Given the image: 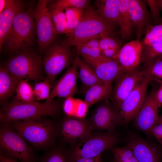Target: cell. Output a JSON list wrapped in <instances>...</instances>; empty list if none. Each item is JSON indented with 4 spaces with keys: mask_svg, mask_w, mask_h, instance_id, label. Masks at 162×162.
I'll use <instances>...</instances> for the list:
<instances>
[{
    "mask_svg": "<svg viewBox=\"0 0 162 162\" xmlns=\"http://www.w3.org/2000/svg\"><path fill=\"white\" fill-rule=\"evenodd\" d=\"M129 10L133 27L136 30L137 39H139L144 28L149 24L150 16L142 0H130Z\"/></svg>",
    "mask_w": 162,
    "mask_h": 162,
    "instance_id": "ffe728a7",
    "label": "cell"
},
{
    "mask_svg": "<svg viewBox=\"0 0 162 162\" xmlns=\"http://www.w3.org/2000/svg\"><path fill=\"white\" fill-rule=\"evenodd\" d=\"M118 136L114 131L92 133L79 142L72 157L93 158L110 148L118 142Z\"/></svg>",
    "mask_w": 162,
    "mask_h": 162,
    "instance_id": "ba28073f",
    "label": "cell"
},
{
    "mask_svg": "<svg viewBox=\"0 0 162 162\" xmlns=\"http://www.w3.org/2000/svg\"><path fill=\"white\" fill-rule=\"evenodd\" d=\"M78 74V67L75 58L72 65L54 83L50 97L46 100L52 101L56 97L66 98L76 94L78 91L77 83Z\"/></svg>",
    "mask_w": 162,
    "mask_h": 162,
    "instance_id": "5bb4252c",
    "label": "cell"
},
{
    "mask_svg": "<svg viewBox=\"0 0 162 162\" xmlns=\"http://www.w3.org/2000/svg\"><path fill=\"white\" fill-rule=\"evenodd\" d=\"M88 108L84 101L79 102L76 107L74 116L79 118H83L85 116Z\"/></svg>",
    "mask_w": 162,
    "mask_h": 162,
    "instance_id": "ab89813d",
    "label": "cell"
},
{
    "mask_svg": "<svg viewBox=\"0 0 162 162\" xmlns=\"http://www.w3.org/2000/svg\"><path fill=\"white\" fill-rule=\"evenodd\" d=\"M34 9L32 6H29L15 16L4 39L3 48L13 54L34 45L36 35L32 14Z\"/></svg>",
    "mask_w": 162,
    "mask_h": 162,
    "instance_id": "7a4b0ae2",
    "label": "cell"
},
{
    "mask_svg": "<svg viewBox=\"0 0 162 162\" xmlns=\"http://www.w3.org/2000/svg\"><path fill=\"white\" fill-rule=\"evenodd\" d=\"M93 129L114 131L121 124L119 111L106 102L98 105L94 110L89 121Z\"/></svg>",
    "mask_w": 162,
    "mask_h": 162,
    "instance_id": "4fadbf2b",
    "label": "cell"
},
{
    "mask_svg": "<svg viewBox=\"0 0 162 162\" xmlns=\"http://www.w3.org/2000/svg\"><path fill=\"white\" fill-rule=\"evenodd\" d=\"M0 162H18L15 159L5 156L0 153Z\"/></svg>",
    "mask_w": 162,
    "mask_h": 162,
    "instance_id": "f6af8a7d",
    "label": "cell"
},
{
    "mask_svg": "<svg viewBox=\"0 0 162 162\" xmlns=\"http://www.w3.org/2000/svg\"><path fill=\"white\" fill-rule=\"evenodd\" d=\"M114 161H115V162H118V161H116V160H114Z\"/></svg>",
    "mask_w": 162,
    "mask_h": 162,
    "instance_id": "681fc988",
    "label": "cell"
},
{
    "mask_svg": "<svg viewBox=\"0 0 162 162\" xmlns=\"http://www.w3.org/2000/svg\"><path fill=\"white\" fill-rule=\"evenodd\" d=\"M20 80L14 77L4 65L0 67V101L2 104L6 103L7 100L16 92Z\"/></svg>",
    "mask_w": 162,
    "mask_h": 162,
    "instance_id": "603a6c76",
    "label": "cell"
},
{
    "mask_svg": "<svg viewBox=\"0 0 162 162\" xmlns=\"http://www.w3.org/2000/svg\"><path fill=\"white\" fill-rule=\"evenodd\" d=\"M93 128L89 121L74 116H67L62 121L61 132L66 141L80 142L90 135Z\"/></svg>",
    "mask_w": 162,
    "mask_h": 162,
    "instance_id": "9a60e30c",
    "label": "cell"
},
{
    "mask_svg": "<svg viewBox=\"0 0 162 162\" xmlns=\"http://www.w3.org/2000/svg\"><path fill=\"white\" fill-rule=\"evenodd\" d=\"M84 10L83 8L74 7L64 9L70 34L74 30L81 21L83 17Z\"/></svg>",
    "mask_w": 162,
    "mask_h": 162,
    "instance_id": "f546056e",
    "label": "cell"
},
{
    "mask_svg": "<svg viewBox=\"0 0 162 162\" xmlns=\"http://www.w3.org/2000/svg\"><path fill=\"white\" fill-rule=\"evenodd\" d=\"M42 64L41 56L30 47L13 54L4 65L18 79L38 82L43 78Z\"/></svg>",
    "mask_w": 162,
    "mask_h": 162,
    "instance_id": "277c9868",
    "label": "cell"
},
{
    "mask_svg": "<svg viewBox=\"0 0 162 162\" xmlns=\"http://www.w3.org/2000/svg\"><path fill=\"white\" fill-rule=\"evenodd\" d=\"M159 123H162V114L160 116L159 119L158 123V124Z\"/></svg>",
    "mask_w": 162,
    "mask_h": 162,
    "instance_id": "7dc6e473",
    "label": "cell"
},
{
    "mask_svg": "<svg viewBox=\"0 0 162 162\" xmlns=\"http://www.w3.org/2000/svg\"><path fill=\"white\" fill-rule=\"evenodd\" d=\"M69 162H102L101 155L93 158H85L80 157H73L69 160Z\"/></svg>",
    "mask_w": 162,
    "mask_h": 162,
    "instance_id": "b9f144b4",
    "label": "cell"
},
{
    "mask_svg": "<svg viewBox=\"0 0 162 162\" xmlns=\"http://www.w3.org/2000/svg\"><path fill=\"white\" fill-rule=\"evenodd\" d=\"M25 4L20 0H7L5 8L0 14V50L2 51L4 39L15 16L24 11Z\"/></svg>",
    "mask_w": 162,
    "mask_h": 162,
    "instance_id": "ac0fdd59",
    "label": "cell"
},
{
    "mask_svg": "<svg viewBox=\"0 0 162 162\" xmlns=\"http://www.w3.org/2000/svg\"><path fill=\"white\" fill-rule=\"evenodd\" d=\"M155 98L159 107L162 105V83L155 93Z\"/></svg>",
    "mask_w": 162,
    "mask_h": 162,
    "instance_id": "ee69618b",
    "label": "cell"
},
{
    "mask_svg": "<svg viewBox=\"0 0 162 162\" xmlns=\"http://www.w3.org/2000/svg\"><path fill=\"white\" fill-rule=\"evenodd\" d=\"M145 74L144 79L131 92L120 106L118 111L121 124H126L134 119L146 100L147 87L151 80L148 75Z\"/></svg>",
    "mask_w": 162,
    "mask_h": 162,
    "instance_id": "30bf717a",
    "label": "cell"
},
{
    "mask_svg": "<svg viewBox=\"0 0 162 162\" xmlns=\"http://www.w3.org/2000/svg\"><path fill=\"white\" fill-rule=\"evenodd\" d=\"M91 1L88 0H48V8L63 10L70 7L84 9L89 4Z\"/></svg>",
    "mask_w": 162,
    "mask_h": 162,
    "instance_id": "4dcf8cb0",
    "label": "cell"
},
{
    "mask_svg": "<svg viewBox=\"0 0 162 162\" xmlns=\"http://www.w3.org/2000/svg\"><path fill=\"white\" fill-rule=\"evenodd\" d=\"M112 92L111 85L104 83L95 85L86 92L84 102L88 107L105 99Z\"/></svg>",
    "mask_w": 162,
    "mask_h": 162,
    "instance_id": "d4e9b609",
    "label": "cell"
},
{
    "mask_svg": "<svg viewBox=\"0 0 162 162\" xmlns=\"http://www.w3.org/2000/svg\"><path fill=\"white\" fill-rule=\"evenodd\" d=\"M141 61L145 65L157 58L162 57V41L142 46Z\"/></svg>",
    "mask_w": 162,
    "mask_h": 162,
    "instance_id": "83f0119b",
    "label": "cell"
},
{
    "mask_svg": "<svg viewBox=\"0 0 162 162\" xmlns=\"http://www.w3.org/2000/svg\"><path fill=\"white\" fill-rule=\"evenodd\" d=\"M52 86L46 77L43 81L37 82L33 88L35 99L38 100H47L50 96Z\"/></svg>",
    "mask_w": 162,
    "mask_h": 162,
    "instance_id": "d6a6232c",
    "label": "cell"
},
{
    "mask_svg": "<svg viewBox=\"0 0 162 162\" xmlns=\"http://www.w3.org/2000/svg\"><path fill=\"white\" fill-rule=\"evenodd\" d=\"M113 29L100 15L96 8L89 4L84 8L82 20L66 39L70 45L76 46L92 39L112 37Z\"/></svg>",
    "mask_w": 162,
    "mask_h": 162,
    "instance_id": "3957f363",
    "label": "cell"
},
{
    "mask_svg": "<svg viewBox=\"0 0 162 162\" xmlns=\"http://www.w3.org/2000/svg\"><path fill=\"white\" fill-rule=\"evenodd\" d=\"M142 51V44L137 39L124 45L112 59L117 61L125 73L129 72L137 68L141 62Z\"/></svg>",
    "mask_w": 162,
    "mask_h": 162,
    "instance_id": "e0dca14e",
    "label": "cell"
},
{
    "mask_svg": "<svg viewBox=\"0 0 162 162\" xmlns=\"http://www.w3.org/2000/svg\"><path fill=\"white\" fill-rule=\"evenodd\" d=\"M159 4L161 10L162 11V0H159Z\"/></svg>",
    "mask_w": 162,
    "mask_h": 162,
    "instance_id": "c3c4849f",
    "label": "cell"
},
{
    "mask_svg": "<svg viewBox=\"0 0 162 162\" xmlns=\"http://www.w3.org/2000/svg\"><path fill=\"white\" fill-rule=\"evenodd\" d=\"M72 97L65 98L63 105V110L67 116H73L74 112V101Z\"/></svg>",
    "mask_w": 162,
    "mask_h": 162,
    "instance_id": "f35d334b",
    "label": "cell"
},
{
    "mask_svg": "<svg viewBox=\"0 0 162 162\" xmlns=\"http://www.w3.org/2000/svg\"><path fill=\"white\" fill-rule=\"evenodd\" d=\"M151 134H152L162 145V123H159L155 125L152 129Z\"/></svg>",
    "mask_w": 162,
    "mask_h": 162,
    "instance_id": "60d3db41",
    "label": "cell"
},
{
    "mask_svg": "<svg viewBox=\"0 0 162 162\" xmlns=\"http://www.w3.org/2000/svg\"><path fill=\"white\" fill-rule=\"evenodd\" d=\"M130 0H117L120 14V33L126 39L130 35L133 27L129 6Z\"/></svg>",
    "mask_w": 162,
    "mask_h": 162,
    "instance_id": "484cf974",
    "label": "cell"
},
{
    "mask_svg": "<svg viewBox=\"0 0 162 162\" xmlns=\"http://www.w3.org/2000/svg\"><path fill=\"white\" fill-rule=\"evenodd\" d=\"M99 39H92L77 46L78 55L92 67L104 58L99 46Z\"/></svg>",
    "mask_w": 162,
    "mask_h": 162,
    "instance_id": "44dd1931",
    "label": "cell"
},
{
    "mask_svg": "<svg viewBox=\"0 0 162 162\" xmlns=\"http://www.w3.org/2000/svg\"><path fill=\"white\" fill-rule=\"evenodd\" d=\"M70 46L66 39L64 40L56 39L45 52L43 68L52 86L58 74L72 64L75 60Z\"/></svg>",
    "mask_w": 162,
    "mask_h": 162,
    "instance_id": "8992f818",
    "label": "cell"
},
{
    "mask_svg": "<svg viewBox=\"0 0 162 162\" xmlns=\"http://www.w3.org/2000/svg\"><path fill=\"white\" fill-rule=\"evenodd\" d=\"M120 49L109 48L102 52V56L108 58H112Z\"/></svg>",
    "mask_w": 162,
    "mask_h": 162,
    "instance_id": "7bdbcfd3",
    "label": "cell"
},
{
    "mask_svg": "<svg viewBox=\"0 0 162 162\" xmlns=\"http://www.w3.org/2000/svg\"><path fill=\"white\" fill-rule=\"evenodd\" d=\"M127 145L138 162H160L161 152L158 147L142 137L131 135Z\"/></svg>",
    "mask_w": 162,
    "mask_h": 162,
    "instance_id": "2e32d148",
    "label": "cell"
},
{
    "mask_svg": "<svg viewBox=\"0 0 162 162\" xmlns=\"http://www.w3.org/2000/svg\"><path fill=\"white\" fill-rule=\"evenodd\" d=\"M145 72L137 68L125 73L117 79L113 90L112 101L114 107L119 110L125 98L135 87L144 79Z\"/></svg>",
    "mask_w": 162,
    "mask_h": 162,
    "instance_id": "7c38bea8",
    "label": "cell"
},
{
    "mask_svg": "<svg viewBox=\"0 0 162 162\" xmlns=\"http://www.w3.org/2000/svg\"><path fill=\"white\" fill-rule=\"evenodd\" d=\"M150 10L151 15L155 25L162 23L160 11L161 10L159 0H146Z\"/></svg>",
    "mask_w": 162,
    "mask_h": 162,
    "instance_id": "74e56055",
    "label": "cell"
},
{
    "mask_svg": "<svg viewBox=\"0 0 162 162\" xmlns=\"http://www.w3.org/2000/svg\"><path fill=\"white\" fill-rule=\"evenodd\" d=\"M7 2V0H0V14L4 10Z\"/></svg>",
    "mask_w": 162,
    "mask_h": 162,
    "instance_id": "bcb514c9",
    "label": "cell"
},
{
    "mask_svg": "<svg viewBox=\"0 0 162 162\" xmlns=\"http://www.w3.org/2000/svg\"><path fill=\"white\" fill-rule=\"evenodd\" d=\"M76 61L78 71V77L81 82V88L84 92L92 86L98 84L104 83L97 76L90 66L80 59L77 56Z\"/></svg>",
    "mask_w": 162,
    "mask_h": 162,
    "instance_id": "cb8c5ba5",
    "label": "cell"
},
{
    "mask_svg": "<svg viewBox=\"0 0 162 162\" xmlns=\"http://www.w3.org/2000/svg\"><path fill=\"white\" fill-rule=\"evenodd\" d=\"M144 70L145 74L150 77L151 80L162 83V57H160L150 62L145 65Z\"/></svg>",
    "mask_w": 162,
    "mask_h": 162,
    "instance_id": "1f68e13d",
    "label": "cell"
},
{
    "mask_svg": "<svg viewBox=\"0 0 162 162\" xmlns=\"http://www.w3.org/2000/svg\"><path fill=\"white\" fill-rule=\"evenodd\" d=\"M50 11L55 29L57 34L68 36L70 32L68 26L64 10L47 7Z\"/></svg>",
    "mask_w": 162,
    "mask_h": 162,
    "instance_id": "4316f807",
    "label": "cell"
},
{
    "mask_svg": "<svg viewBox=\"0 0 162 162\" xmlns=\"http://www.w3.org/2000/svg\"><path fill=\"white\" fill-rule=\"evenodd\" d=\"M28 80L22 79L20 80L16 89L15 99L26 103L36 101L33 88L27 82Z\"/></svg>",
    "mask_w": 162,
    "mask_h": 162,
    "instance_id": "f1b7e54d",
    "label": "cell"
},
{
    "mask_svg": "<svg viewBox=\"0 0 162 162\" xmlns=\"http://www.w3.org/2000/svg\"><path fill=\"white\" fill-rule=\"evenodd\" d=\"M58 103L54 100L41 103L22 102L16 99L4 104L0 110L2 126H8L12 122L24 121L45 116H54L59 110Z\"/></svg>",
    "mask_w": 162,
    "mask_h": 162,
    "instance_id": "6da1fadb",
    "label": "cell"
},
{
    "mask_svg": "<svg viewBox=\"0 0 162 162\" xmlns=\"http://www.w3.org/2000/svg\"><path fill=\"white\" fill-rule=\"evenodd\" d=\"M92 68L104 83L110 85L125 73L117 61L105 57Z\"/></svg>",
    "mask_w": 162,
    "mask_h": 162,
    "instance_id": "d6986e66",
    "label": "cell"
},
{
    "mask_svg": "<svg viewBox=\"0 0 162 162\" xmlns=\"http://www.w3.org/2000/svg\"><path fill=\"white\" fill-rule=\"evenodd\" d=\"M67 158L62 152L55 150L47 153L42 156L40 162H69Z\"/></svg>",
    "mask_w": 162,
    "mask_h": 162,
    "instance_id": "d590c367",
    "label": "cell"
},
{
    "mask_svg": "<svg viewBox=\"0 0 162 162\" xmlns=\"http://www.w3.org/2000/svg\"><path fill=\"white\" fill-rule=\"evenodd\" d=\"M122 44L120 40L112 37H104L99 40V46L101 52L109 48L120 49Z\"/></svg>",
    "mask_w": 162,
    "mask_h": 162,
    "instance_id": "8d00e7d4",
    "label": "cell"
},
{
    "mask_svg": "<svg viewBox=\"0 0 162 162\" xmlns=\"http://www.w3.org/2000/svg\"><path fill=\"white\" fill-rule=\"evenodd\" d=\"M1 154L21 162H34L32 149L18 132L9 126H2L0 131Z\"/></svg>",
    "mask_w": 162,
    "mask_h": 162,
    "instance_id": "52a82bcc",
    "label": "cell"
},
{
    "mask_svg": "<svg viewBox=\"0 0 162 162\" xmlns=\"http://www.w3.org/2000/svg\"><path fill=\"white\" fill-rule=\"evenodd\" d=\"M8 126L37 147L49 146L56 134V128L54 123L42 117L13 122Z\"/></svg>",
    "mask_w": 162,
    "mask_h": 162,
    "instance_id": "5b68a950",
    "label": "cell"
},
{
    "mask_svg": "<svg viewBox=\"0 0 162 162\" xmlns=\"http://www.w3.org/2000/svg\"><path fill=\"white\" fill-rule=\"evenodd\" d=\"M48 0H39L33 11L36 26L37 42L40 50L45 52L57 39V34L52 23L47 5Z\"/></svg>",
    "mask_w": 162,
    "mask_h": 162,
    "instance_id": "9c48e42d",
    "label": "cell"
},
{
    "mask_svg": "<svg viewBox=\"0 0 162 162\" xmlns=\"http://www.w3.org/2000/svg\"><path fill=\"white\" fill-rule=\"evenodd\" d=\"M162 41V23L150 26L142 44L146 45Z\"/></svg>",
    "mask_w": 162,
    "mask_h": 162,
    "instance_id": "e575fe53",
    "label": "cell"
},
{
    "mask_svg": "<svg viewBox=\"0 0 162 162\" xmlns=\"http://www.w3.org/2000/svg\"><path fill=\"white\" fill-rule=\"evenodd\" d=\"M114 160L118 162H138L130 149L126 146L114 148Z\"/></svg>",
    "mask_w": 162,
    "mask_h": 162,
    "instance_id": "836d02e7",
    "label": "cell"
},
{
    "mask_svg": "<svg viewBox=\"0 0 162 162\" xmlns=\"http://www.w3.org/2000/svg\"><path fill=\"white\" fill-rule=\"evenodd\" d=\"M95 8L100 16L112 26L120 25V14L117 0H96Z\"/></svg>",
    "mask_w": 162,
    "mask_h": 162,
    "instance_id": "7402d4cb",
    "label": "cell"
},
{
    "mask_svg": "<svg viewBox=\"0 0 162 162\" xmlns=\"http://www.w3.org/2000/svg\"><path fill=\"white\" fill-rule=\"evenodd\" d=\"M157 90L154 88L134 118L135 126L147 134H151L152 129L158 124L160 118L159 107L155 98Z\"/></svg>",
    "mask_w": 162,
    "mask_h": 162,
    "instance_id": "8fae6325",
    "label": "cell"
}]
</instances>
